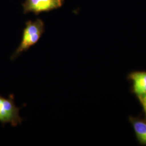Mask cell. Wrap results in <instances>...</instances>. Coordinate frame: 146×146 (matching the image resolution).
Here are the masks:
<instances>
[{
  "label": "cell",
  "instance_id": "cell-1",
  "mask_svg": "<svg viewBox=\"0 0 146 146\" xmlns=\"http://www.w3.org/2000/svg\"><path fill=\"white\" fill-rule=\"evenodd\" d=\"M44 31V23L41 19H37L35 21L26 22L21 43L12 55L11 59L18 58L22 52H26L30 48L35 45L42 37Z\"/></svg>",
  "mask_w": 146,
  "mask_h": 146
},
{
  "label": "cell",
  "instance_id": "cell-2",
  "mask_svg": "<svg viewBox=\"0 0 146 146\" xmlns=\"http://www.w3.org/2000/svg\"><path fill=\"white\" fill-rule=\"evenodd\" d=\"M16 106L13 95L5 99L0 95V122L3 123H9L13 127L21 125L24 121L20 116V110L22 107Z\"/></svg>",
  "mask_w": 146,
  "mask_h": 146
},
{
  "label": "cell",
  "instance_id": "cell-3",
  "mask_svg": "<svg viewBox=\"0 0 146 146\" xmlns=\"http://www.w3.org/2000/svg\"><path fill=\"white\" fill-rule=\"evenodd\" d=\"M64 3V0H25L23 4L25 14L33 13L35 15L57 9Z\"/></svg>",
  "mask_w": 146,
  "mask_h": 146
},
{
  "label": "cell",
  "instance_id": "cell-4",
  "mask_svg": "<svg viewBox=\"0 0 146 146\" xmlns=\"http://www.w3.org/2000/svg\"><path fill=\"white\" fill-rule=\"evenodd\" d=\"M133 84V92L137 96L146 94V72H134L129 74Z\"/></svg>",
  "mask_w": 146,
  "mask_h": 146
},
{
  "label": "cell",
  "instance_id": "cell-5",
  "mask_svg": "<svg viewBox=\"0 0 146 146\" xmlns=\"http://www.w3.org/2000/svg\"><path fill=\"white\" fill-rule=\"evenodd\" d=\"M136 138L142 145H146V122L134 117H130Z\"/></svg>",
  "mask_w": 146,
  "mask_h": 146
},
{
  "label": "cell",
  "instance_id": "cell-6",
  "mask_svg": "<svg viewBox=\"0 0 146 146\" xmlns=\"http://www.w3.org/2000/svg\"><path fill=\"white\" fill-rule=\"evenodd\" d=\"M137 98L141 103L146 116V94L138 96Z\"/></svg>",
  "mask_w": 146,
  "mask_h": 146
}]
</instances>
